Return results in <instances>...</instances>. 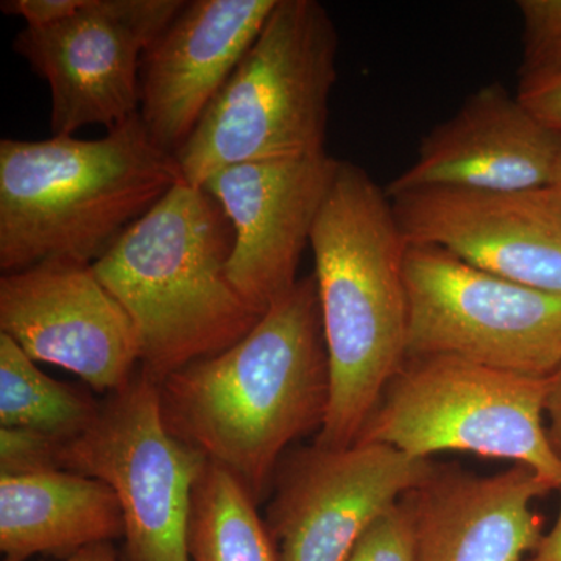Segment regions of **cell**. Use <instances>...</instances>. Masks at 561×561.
Segmentation results:
<instances>
[{"mask_svg": "<svg viewBox=\"0 0 561 561\" xmlns=\"http://www.w3.org/2000/svg\"><path fill=\"white\" fill-rule=\"evenodd\" d=\"M408 359L451 356L548 379L561 367V295L502 279L434 245H409Z\"/></svg>", "mask_w": 561, "mask_h": 561, "instance_id": "cell-8", "label": "cell"}, {"mask_svg": "<svg viewBox=\"0 0 561 561\" xmlns=\"http://www.w3.org/2000/svg\"><path fill=\"white\" fill-rule=\"evenodd\" d=\"M339 35L316 0H278L238 68L175 154L192 186L247 162L327 153Z\"/></svg>", "mask_w": 561, "mask_h": 561, "instance_id": "cell-5", "label": "cell"}, {"mask_svg": "<svg viewBox=\"0 0 561 561\" xmlns=\"http://www.w3.org/2000/svg\"><path fill=\"white\" fill-rule=\"evenodd\" d=\"M66 443L21 427H0V476H27L62 470Z\"/></svg>", "mask_w": 561, "mask_h": 561, "instance_id": "cell-22", "label": "cell"}, {"mask_svg": "<svg viewBox=\"0 0 561 561\" xmlns=\"http://www.w3.org/2000/svg\"><path fill=\"white\" fill-rule=\"evenodd\" d=\"M545 415L548 416L549 442L561 456V367L548 378V391H546Z\"/></svg>", "mask_w": 561, "mask_h": 561, "instance_id": "cell-25", "label": "cell"}, {"mask_svg": "<svg viewBox=\"0 0 561 561\" xmlns=\"http://www.w3.org/2000/svg\"><path fill=\"white\" fill-rule=\"evenodd\" d=\"M523 18V60L518 94L561 79V0H519Z\"/></svg>", "mask_w": 561, "mask_h": 561, "instance_id": "cell-20", "label": "cell"}, {"mask_svg": "<svg viewBox=\"0 0 561 561\" xmlns=\"http://www.w3.org/2000/svg\"><path fill=\"white\" fill-rule=\"evenodd\" d=\"M518 98L542 124L561 136V79Z\"/></svg>", "mask_w": 561, "mask_h": 561, "instance_id": "cell-24", "label": "cell"}, {"mask_svg": "<svg viewBox=\"0 0 561 561\" xmlns=\"http://www.w3.org/2000/svg\"><path fill=\"white\" fill-rule=\"evenodd\" d=\"M339 160L328 153L300 160L247 162L203 183L234 231L228 276L264 316L297 284L302 251Z\"/></svg>", "mask_w": 561, "mask_h": 561, "instance_id": "cell-13", "label": "cell"}, {"mask_svg": "<svg viewBox=\"0 0 561 561\" xmlns=\"http://www.w3.org/2000/svg\"><path fill=\"white\" fill-rule=\"evenodd\" d=\"M435 468L381 443L290 453L273 478L265 519L276 561L348 560L364 531Z\"/></svg>", "mask_w": 561, "mask_h": 561, "instance_id": "cell-10", "label": "cell"}, {"mask_svg": "<svg viewBox=\"0 0 561 561\" xmlns=\"http://www.w3.org/2000/svg\"><path fill=\"white\" fill-rule=\"evenodd\" d=\"M409 245H434L502 279L561 295V202L548 190H419L390 197Z\"/></svg>", "mask_w": 561, "mask_h": 561, "instance_id": "cell-12", "label": "cell"}, {"mask_svg": "<svg viewBox=\"0 0 561 561\" xmlns=\"http://www.w3.org/2000/svg\"><path fill=\"white\" fill-rule=\"evenodd\" d=\"M551 491L524 465L486 478L435 468L405 494L415 519L416 561H522L545 535L531 504Z\"/></svg>", "mask_w": 561, "mask_h": 561, "instance_id": "cell-16", "label": "cell"}, {"mask_svg": "<svg viewBox=\"0 0 561 561\" xmlns=\"http://www.w3.org/2000/svg\"><path fill=\"white\" fill-rule=\"evenodd\" d=\"M209 460L169 431L160 383L136 371L62 446V470L99 479L124 516L125 561H191L190 523Z\"/></svg>", "mask_w": 561, "mask_h": 561, "instance_id": "cell-7", "label": "cell"}, {"mask_svg": "<svg viewBox=\"0 0 561 561\" xmlns=\"http://www.w3.org/2000/svg\"><path fill=\"white\" fill-rule=\"evenodd\" d=\"M184 0H84L49 27H25L13 49L50 88L51 136L113 130L139 111L142 55Z\"/></svg>", "mask_w": 561, "mask_h": 561, "instance_id": "cell-9", "label": "cell"}, {"mask_svg": "<svg viewBox=\"0 0 561 561\" xmlns=\"http://www.w3.org/2000/svg\"><path fill=\"white\" fill-rule=\"evenodd\" d=\"M121 537L119 501L99 479L68 470L0 476V551L5 561L68 559Z\"/></svg>", "mask_w": 561, "mask_h": 561, "instance_id": "cell-17", "label": "cell"}, {"mask_svg": "<svg viewBox=\"0 0 561 561\" xmlns=\"http://www.w3.org/2000/svg\"><path fill=\"white\" fill-rule=\"evenodd\" d=\"M278 0H184L142 55L139 117L160 149L187 142Z\"/></svg>", "mask_w": 561, "mask_h": 561, "instance_id": "cell-14", "label": "cell"}, {"mask_svg": "<svg viewBox=\"0 0 561 561\" xmlns=\"http://www.w3.org/2000/svg\"><path fill=\"white\" fill-rule=\"evenodd\" d=\"M548 379L451 356L411 357L383 390L357 442L415 459L459 451L524 465L553 489L561 456L545 424Z\"/></svg>", "mask_w": 561, "mask_h": 561, "instance_id": "cell-6", "label": "cell"}, {"mask_svg": "<svg viewBox=\"0 0 561 561\" xmlns=\"http://www.w3.org/2000/svg\"><path fill=\"white\" fill-rule=\"evenodd\" d=\"M184 181L139 114L101 139L0 140V271L94 264Z\"/></svg>", "mask_w": 561, "mask_h": 561, "instance_id": "cell-3", "label": "cell"}, {"mask_svg": "<svg viewBox=\"0 0 561 561\" xmlns=\"http://www.w3.org/2000/svg\"><path fill=\"white\" fill-rule=\"evenodd\" d=\"M256 502L238 478L209 461L192 502L191 561H276Z\"/></svg>", "mask_w": 561, "mask_h": 561, "instance_id": "cell-18", "label": "cell"}, {"mask_svg": "<svg viewBox=\"0 0 561 561\" xmlns=\"http://www.w3.org/2000/svg\"><path fill=\"white\" fill-rule=\"evenodd\" d=\"M5 561V560H3ZM60 561H121L113 542H101V545L88 546L81 551L72 553L68 559Z\"/></svg>", "mask_w": 561, "mask_h": 561, "instance_id": "cell-27", "label": "cell"}, {"mask_svg": "<svg viewBox=\"0 0 561 561\" xmlns=\"http://www.w3.org/2000/svg\"><path fill=\"white\" fill-rule=\"evenodd\" d=\"M84 0H3L0 10L24 18L25 27L43 28L72 16Z\"/></svg>", "mask_w": 561, "mask_h": 561, "instance_id": "cell-23", "label": "cell"}, {"mask_svg": "<svg viewBox=\"0 0 561 561\" xmlns=\"http://www.w3.org/2000/svg\"><path fill=\"white\" fill-rule=\"evenodd\" d=\"M0 334L32 360L57 365L111 394L139 368V339L91 264L44 261L0 278Z\"/></svg>", "mask_w": 561, "mask_h": 561, "instance_id": "cell-11", "label": "cell"}, {"mask_svg": "<svg viewBox=\"0 0 561 561\" xmlns=\"http://www.w3.org/2000/svg\"><path fill=\"white\" fill-rule=\"evenodd\" d=\"M551 190L556 192L557 197H559V201L561 202V168L559 175H557L556 183L552 184Z\"/></svg>", "mask_w": 561, "mask_h": 561, "instance_id": "cell-28", "label": "cell"}, {"mask_svg": "<svg viewBox=\"0 0 561 561\" xmlns=\"http://www.w3.org/2000/svg\"><path fill=\"white\" fill-rule=\"evenodd\" d=\"M160 390L169 431L260 501L286 449L320 432L330 409L313 273L273 302L242 341L173 373Z\"/></svg>", "mask_w": 561, "mask_h": 561, "instance_id": "cell-1", "label": "cell"}, {"mask_svg": "<svg viewBox=\"0 0 561 561\" xmlns=\"http://www.w3.org/2000/svg\"><path fill=\"white\" fill-rule=\"evenodd\" d=\"M232 245L216 198L181 181L92 264L135 324L139 370L158 383L236 345L261 320L228 276Z\"/></svg>", "mask_w": 561, "mask_h": 561, "instance_id": "cell-4", "label": "cell"}, {"mask_svg": "<svg viewBox=\"0 0 561 561\" xmlns=\"http://www.w3.org/2000/svg\"><path fill=\"white\" fill-rule=\"evenodd\" d=\"M99 411L94 398L41 371L9 335L0 334V426L68 443L94 423Z\"/></svg>", "mask_w": 561, "mask_h": 561, "instance_id": "cell-19", "label": "cell"}, {"mask_svg": "<svg viewBox=\"0 0 561 561\" xmlns=\"http://www.w3.org/2000/svg\"><path fill=\"white\" fill-rule=\"evenodd\" d=\"M561 136L500 83L482 88L423 139L411 168L387 195L434 190L523 192L552 187Z\"/></svg>", "mask_w": 561, "mask_h": 561, "instance_id": "cell-15", "label": "cell"}, {"mask_svg": "<svg viewBox=\"0 0 561 561\" xmlns=\"http://www.w3.org/2000/svg\"><path fill=\"white\" fill-rule=\"evenodd\" d=\"M309 247L331 375L316 445L345 448L408 360L409 243L387 192L360 165L339 160Z\"/></svg>", "mask_w": 561, "mask_h": 561, "instance_id": "cell-2", "label": "cell"}, {"mask_svg": "<svg viewBox=\"0 0 561 561\" xmlns=\"http://www.w3.org/2000/svg\"><path fill=\"white\" fill-rule=\"evenodd\" d=\"M346 561H416L415 519L405 496L364 531Z\"/></svg>", "mask_w": 561, "mask_h": 561, "instance_id": "cell-21", "label": "cell"}, {"mask_svg": "<svg viewBox=\"0 0 561 561\" xmlns=\"http://www.w3.org/2000/svg\"><path fill=\"white\" fill-rule=\"evenodd\" d=\"M561 496V486H560ZM524 561H561V502L557 522L548 534L542 535L534 552Z\"/></svg>", "mask_w": 561, "mask_h": 561, "instance_id": "cell-26", "label": "cell"}]
</instances>
